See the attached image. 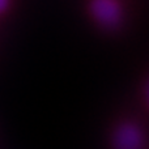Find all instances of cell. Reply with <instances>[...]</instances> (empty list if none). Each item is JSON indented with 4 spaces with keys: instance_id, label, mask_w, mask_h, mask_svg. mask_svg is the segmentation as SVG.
Returning <instances> with one entry per match:
<instances>
[{
    "instance_id": "6da1fadb",
    "label": "cell",
    "mask_w": 149,
    "mask_h": 149,
    "mask_svg": "<svg viewBox=\"0 0 149 149\" xmlns=\"http://www.w3.org/2000/svg\"><path fill=\"white\" fill-rule=\"evenodd\" d=\"M88 15L106 31H115L123 26L126 8L122 0H88Z\"/></svg>"
},
{
    "instance_id": "7a4b0ae2",
    "label": "cell",
    "mask_w": 149,
    "mask_h": 149,
    "mask_svg": "<svg viewBox=\"0 0 149 149\" xmlns=\"http://www.w3.org/2000/svg\"><path fill=\"white\" fill-rule=\"evenodd\" d=\"M111 149H145L147 134L145 128L137 119H119L111 128L110 136Z\"/></svg>"
},
{
    "instance_id": "3957f363",
    "label": "cell",
    "mask_w": 149,
    "mask_h": 149,
    "mask_svg": "<svg viewBox=\"0 0 149 149\" xmlns=\"http://www.w3.org/2000/svg\"><path fill=\"white\" fill-rule=\"evenodd\" d=\"M10 3H12V0H0V16L4 15V13L9 9Z\"/></svg>"
}]
</instances>
